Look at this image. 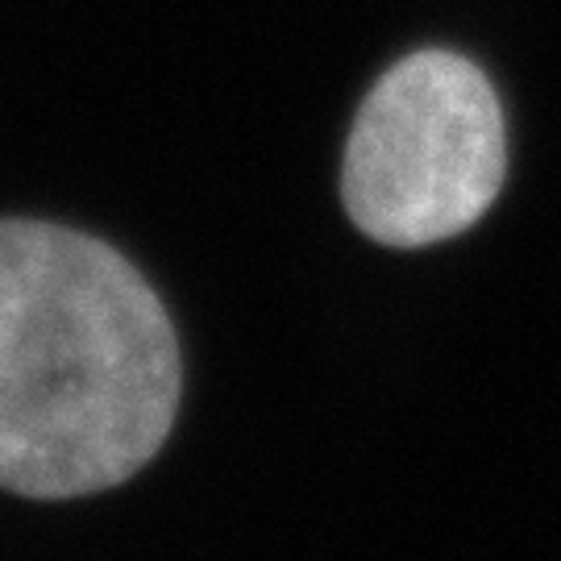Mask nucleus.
Masks as SVG:
<instances>
[{"instance_id":"obj_1","label":"nucleus","mask_w":561,"mask_h":561,"mask_svg":"<svg viewBox=\"0 0 561 561\" xmlns=\"http://www.w3.org/2000/svg\"><path fill=\"white\" fill-rule=\"evenodd\" d=\"M180 341L113 245L0 221V486L80 500L134 479L180 412Z\"/></svg>"},{"instance_id":"obj_2","label":"nucleus","mask_w":561,"mask_h":561,"mask_svg":"<svg viewBox=\"0 0 561 561\" xmlns=\"http://www.w3.org/2000/svg\"><path fill=\"white\" fill-rule=\"evenodd\" d=\"M503 175V108L482 67L416 50L366 92L345 138L341 201L362 238L421 250L474 229Z\"/></svg>"}]
</instances>
